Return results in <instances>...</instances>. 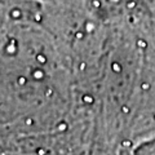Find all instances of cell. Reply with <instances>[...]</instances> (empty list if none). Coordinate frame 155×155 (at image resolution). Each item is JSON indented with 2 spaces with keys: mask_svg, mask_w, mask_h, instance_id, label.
I'll list each match as a JSON object with an SVG mask.
<instances>
[{
  "mask_svg": "<svg viewBox=\"0 0 155 155\" xmlns=\"http://www.w3.org/2000/svg\"><path fill=\"white\" fill-rule=\"evenodd\" d=\"M142 154L145 155H155V142H150L145 146V150H142Z\"/></svg>",
  "mask_w": 155,
  "mask_h": 155,
  "instance_id": "1",
  "label": "cell"
}]
</instances>
